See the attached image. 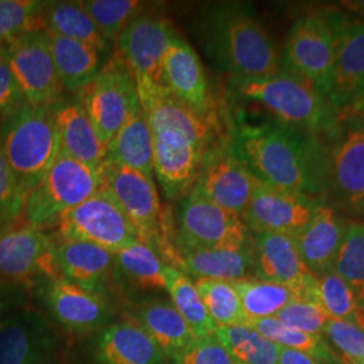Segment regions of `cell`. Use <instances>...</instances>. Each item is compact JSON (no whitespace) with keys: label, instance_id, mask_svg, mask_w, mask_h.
Here are the masks:
<instances>
[{"label":"cell","instance_id":"6da1fadb","mask_svg":"<svg viewBox=\"0 0 364 364\" xmlns=\"http://www.w3.org/2000/svg\"><path fill=\"white\" fill-rule=\"evenodd\" d=\"M262 183L323 203L328 192V151L318 135L278 120L235 127L228 146Z\"/></svg>","mask_w":364,"mask_h":364},{"label":"cell","instance_id":"7a4b0ae2","mask_svg":"<svg viewBox=\"0 0 364 364\" xmlns=\"http://www.w3.org/2000/svg\"><path fill=\"white\" fill-rule=\"evenodd\" d=\"M203 30L212 58L236 80L267 77L281 70V54L272 36L247 4L215 6Z\"/></svg>","mask_w":364,"mask_h":364},{"label":"cell","instance_id":"3957f363","mask_svg":"<svg viewBox=\"0 0 364 364\" xmlns=\"http://www.w3.org/2000/svg\"><path fill=\"white\" fill-rule=\"evenodd\" d=\"M100 189L130 220L138 240L151 248L171 267H180L176 248V221L161 203L154 178L105 159L97 169Z\"/></svg>","mask_w":364,"mask_h":364},{"label":"cell","instance_id":"277c9868","mask_svg":"<svg viewBox=\"0 0 364 364\" xmlns=\"http://www.w3.org/2000/svg\"><path fill=\"white\" fill-rule=\"evenodd\" d=\"M236 81L237 92L243 97L263 105L278 122L318 136L331 134L340 123V111L313 84L287 70L281 69L267 77Z\"/></svg>","mask_w":364,"mask_h":364},{"label":"cell","instance_id":"5b68a950","mask_svg":"<svg viewBox=\"0 0 364 364\" xmlns=\"http://www.w3.org/2000/svg\"><path fill=\"white\" fill-rule=\"evenodd\" d=\"M54 105L25 103L0 124L1 149L25 201L60 153Z\"/></svg>","mask_w":364,"mask_h":364},{"label":"cell","instance_id":"8992f818","mask_svg":"<svg viewBox=\"0 0 364 364\" xmlns=\"http://www.w3.org/2000/svg\"><path fill=\"white\" fill-rule=\"evenodd\" d=\"M100 191L97 170L58 153L38 185L27 195L22 219L34 230L49 231L61 218Z\"/></svg>","mask_w":364,"mask_h":364},{"label":"cell","instance_id":"52a82bcc","mask_svg":"<svg viewBox=\"0 0 364 364\" xmlns=\"http://www.w3.org/2000/svg\"><path fill=\"white\" fill-rule=\"evenodd\" d=\"M78 105L107 146L141 105L135 76L117 53L114 52L97 75L78 91Z\"/></svg>","mask_w":364,"mask_h":364},{"label":"cell","instance_id":"ba28073f","mask_svg":"<svg viewBox=\"0 0 364 364\" xmlns=\"http://www.w3.org/2000/svg\"><path fill=\"white\" fill-rule=\"evenodd\" d=\"M70 338L31 306L0 321V364H69Z\"/></svg>","mask_w":364,"mask_h":364},{"label":"cell","instance_id":"9c48e42d","mask_svg":"<svg viewBox=\"0 0 364 364\" xmlns=\"http://www.w3.org/2000/svg\"><path fill=\"white\" fill-rule=\"evenodd\" d=\"M242 216L210 203L192 189L181 200L176 221V248L183 250H239L251 245Z\"/></svg>","mask_w":364,"mask_h":364},{"label":"cell","instance_id":"30bf717a","mask_svg":"<svg viewBox=\"0 0 364 364\" xmlns=\"http://www.w3.org/2000/svg\"><path fill=\"white\" fill-rule=\"evenodd\" d=\"M338 18V13L329 10L299 16L287 33L281 69L306 80L317 90L333 64Z\"/></svg>","mask_w":364,"mask_h":364},{"label":"cell","instance_id":"8fae6325","mask_svg":"<svg viewBox=\"0 0 364 364\" xmlns=\"http://www.w3.org/2000/svg\"><path fill=\"white\" fill-rule=\"evenodd\" d=\"M43 314L70 340L87 338L117 320V309L109 297L90 293L64 278L39 282Z\"/></svg>","mask_w":364,"mask_h":364},{"label":"cell","instance_id":"7c38bea8","mask_svg":"<svg viewBox=\"0 0 364 364\" xmlns=\"http://www.w3.org/2000/svg\"><path fill=\"white\" fill-rule=\"evenodd\" d=\"M69 364H170L144 331L122 314L117 320L76 340Z\"/></svg>","mask_w":364,"mask_h":364},{"label":"cell","instance_id":"4fadbf2b","mask_svg":"<svg viewBox=\"0 0 364 364\" xmlns=\"http://www.w3.org/2000/svg\"><path fill=\"white\" fill-rule=\"evenodd\" d=\"M52 235L26 223L0 228V279L30 290L48 278H57Z\"/></svg>","mask_w":364,"mask_h":364},{"label":"cell","instance_id":"5bb4252c","mask_svg":"<svg viewBox=\"0 0 364 364\" xmlns=\"http://www.w3.org/2000/svg\"><path fill=\"white\" fill-rule=\"evenodd\" d=\"M338 111L364 103V21L338 13L333 64L317 88Z\"/></svg>","mask_w":364,"mask_h":364},{"label":"cell","instance_id":"9a60e30c","mask_svg":"<svg viewBox=\"0 0 364 364\" xmlns=\"http://www.w3.org/2000/svg\"><path fill=\"white\" fill-rule=\"evenodd\" d=\"M57 234L117 252L138 240L130 220L102 189L61 218Z\"/></svg>","mask_w":364,"mask_h":364},{"label":"cell","instance_id":"2e32d148","mask_svg":"<svg viewBox=\"0 0 364 364\" xmlns=\"http://www.w3.org/2000/svg\"><path fill=\"white\" fill-rule=\"evenodd\" d=\"M9 64L27 105L60 103L64 88L55 70L49 34L30 31L7 46Z\"/></svg>","mask_w":364,"mask_h":364},{"label":"cell","instance_id":"e0dca14e","mask_svg":"<svg viewBox=\"0 0 364 364\" xmlns=\"http://www.w3.org/2000/svg\"><path fill=\"white\" fill-rule=\"evenodd\" d=\"M251 250L255 279L293 287L301 301L320 304L317 277L308 270L301 258L296 236L252 235Z\"/></svg>","mask_w":364,"mask_h":364},{"label":"cell","instance_id":"ac0fdd59","mask_svg":"<svg viewBox=\"0 0 364 364\" xmlns=\"http://www.w3.org/2000/svg\"><path fill=\"white\" fill-rule=\"evenodd\" d=\"M340 124V123H338ZM328 151V192L340 208L360 213L364 203V120L335 131Z\"/></svg>","mask_w":364,"mask_h":364},{"label":"cell","instance_id":"d6986e66","mask_svg":"<svg viewBox=\"0 0 364 364\" xmlns=\"http://www.w3.org/2000/svg\"><path fill=\"white\" fill-rule=\"evenodd\" d=\"M177 36L169 19L156 14L136 15L122 31L115 53L130 66L136 85H161L162 58Z\"/></svg>","mask_w":364,"mask_h":364},{"label":"cell","instance_id":"ffe728a7","mask_svg":"<svg viewBox=\"0 0 364 364\" xmlns=\"http://www.w3.org/2000/svg\"><path fill=\"white\" fill-rule=\"evenodd\" d=\"M259 181L227 149L209 150L192 189L210 203L243 218Z\"/></svg>","mask_w":364,"mask_h":364},{"label":"cell","instance_id":"44dd1931","mask_svg":"<svg viewBox=\"0 0 364 364\" xmlns=\"http://www.w3.org/2000/svg\"><path fill=\"white\" fill-rule=\"evenodd\" d=\"M318 203L305 196L259 182L243 220L248 231L257 234L297 235L309 224Z\"/></svg>","mask_w":364,"mask_h":364},{"label":"cell","instance_id":"7402d4cb","mask_svg":"<svg viewBox=\"0 0 364 364\" xmlns=\"http://www.w3.org/2000/svg\"><path fill=\"white\" fill-rule=\"evenodd\" d=\"M52 242L53 257L61 278L90 293L109 297L114 287V252L57 232L52 234Z\"/></svg>","mask_w":364,"mask_h":364},{"label":"cell","instance_id":"603a6c76","mask_svg":"<svg viewBox=\"0 0 364 364\" xmlns=\"http://www.w3.org/2000/svg\"><path fill=\"white\" fill-rule=\"evenodd\" d=\"M153 132L154 177L170 200L183 198L195 186L204 153L180 131Z\"/></svg>","mask_w":364,"mask_h":364},{"label":"cell","instance_id":"cb8c5ba5","mask_svg":"<svg viewBox=\"0 0 364 364\" xmlns=\"http://www.w3.org/2000/svg\"><path fill=\"white\" fill-rule=\"evenodd\" d=\"M161 85L212 122V97L205 70L195 49L178 36L170 42L162 58Z\"/></svg>","mask_w":364,"mask_h":364},{"label":"cell","instance_id":"d4e9b609","mask_svg":"<svg viewBox=\"0 0 364 364\" xmlns=\"http://www.w3.org/2000/svg\"><path fill=\"white\" fill-rule=\"evenodd\" d=\"M139 103L150 129L180 131L204 153L212 142V122L198 115L164 85H138Z\"/></svg>","mask_w":364,"mask_h":364},{"label":"cell","instance_id":"484cf974","mask_svg":"<svg viewBox=\"0 0 364 364\" xmlns=\"http://www.w3.org/2000/svg\"><path fill=\"white\" fill-rule=\"evenodd\" d=\"M123 316L130 318L171 360L189 348L195 335L169 299H147L131 302Z\"/></svg>","mask_w":364,"mask_h":364},{"label":"cell","instance_id":"4316f807","mask_svg":"<svg viewBox=\"0 0 364 364\" xmlns=\"http://www.w3.org/2000/svg\"><path fill=\"white\" fill-rule=\"evenodd\" d=\"M347 224L331 205L318 203L314 207L309 224L296 236L299 255L313 275L333 270Z\"/></svg>","mask_w":364,"mask_h":364},{"label":"cell","instance_id":"83f0119b","mask_svg":"<svg viewBox=\"0 0 364 364\" xmlns=\"http://www.w3.org/2000/svg\"><path fill=\"white\" fill-rule=\"evenodd\" d=\"M54 119L58 132L60 154L97 170L105 161L107 146L97 136L78 103H57Z\"/></svg>","mask_w":364,"mask_h":364},{"label":"cell","instance_id":"f1b7e54d","mask_svg":"<svg viewBox=\"0 0 364 364\" xmlns=\"http://www.w3.org/2000/svg\"><path fill=\"white\" fill-rule=\"evenodd\" d=\"M105 159L154 178L153 132L139 105L107 144Z\"/></svg>","mask_w":364,"mask_h":364},{"label":"cell","instance_id":"f546056e","mask_svg":"<svg viewBox=\"0 0 364 364\" xmlns=\"http://www.w3.org/2000/svg\"><path fill=\"white\" fill-rule=\"evenodd\" d=\"M178 255V270L196 279L209 278L234 282L254 278L251 245L239 250H183Z\"/></svg>","mask_w":364,"mask_h":364},{"label":"cell","instance_id":"4dcf8cb0","mask_svg":"<svg viewBox=\"0 0 364 364\" xmlns=\"http://www.w3.org/2000/svg\"><path fill=\"white\" fill-rule=\"evenodd\" d=\"M114 285L130 291L165 290L166 263L141 240L114 252Z\"/></svg>","mask_w":364,"mask_h":364},{"label":"cell","instance_id":"1f68e13d","mask_svg":"<svg viewBox=\"0 0 364 364\" xmlns=\"http://www.w3.org/2000/svg\"><path fill=\"white\" fill-rule=\"evenodd\" d=\"M41 19L43 31L87 43L100 54L111 46L81 1H45Z\"/></svg>","mask_w":364,"mask_h":364},{"label":"cell","instance_id":"d6a6232c","mask_svg":"<svg viewBox=\"0 0 364 364\" xmlns=\"http://www.w3.org/2000/svg\"><path fill=\"white\" fill-rule=\"evenodd\" d=\"M49 39L53 61L64 91H80L100 70V53L75 39L55 34H49Z\"/></svg>","mask_w":364,"mask_h":364},{"label":"cell","instance_id":"836d02e7","mask_svg":"<svg viewBox=\"0 0 364 364\" xmlns=\"http://www.w3.org/2000/svg\"><path fill=\"white\" fill-rule=\"evenodd\" d=\"M165 290L169 293L170 302L181 314L196 338L215 335L218 326L200 299L195 282H192L186 274L166 264Z\"/></svg>","mask_w":364,"mask_h":364},{"label":"cell","instance_id":"e575fe53","mask_svg":"<svg viewBox=\"0 0 364 364\" xmlns=\"http://www.w3.org/2000/svg\"><path fill=\"white\" fill-rule=\"evenodd\" d=\"M248 326L282 348L302 352L318 364H338V353L333 351L323 336L311 335L284 326L275 317L251 320Z\"/></svg>","mask_w":364,"mask_h":364},{"label":"cell","instance_id":"d590c367","mask_svg":"<svg viewBox=\"0 0 364 364\" xmlns=\"http://www.w3.org/2000/svg\"><path fill=\"white\" fill-rule=\"evenodd\" d=\"M235 287L248 320L274 317L287 305L301 301L293 287L259 281L255 278L231 282Z\"/></svg>","mask_w":364,"mask_h":364},{"label":"cell","instance_id":"8d00e7d4","mask_svg":"<svg viewBox=\"0 0 364 364\" xmlns=\"http://www.w3.org/2000/svg\"><path fill=\"white\" fill-rule=\"evenodd\" d=\"M215 336L231 355L235 363L279 364L281 347L251 326H218Z\"/></svg>","mask_w":364,"mask_h":364},{"label":"cell","instance_id":"74e56055","mask_svg":"<svg viewBox=\"0 0 364 364\" xmlns=\"http://www.w3.org/2000/svg\"><path fill=\"white\" fill-rule=\"evenodd\" d=\"M195 287L216 326H248L250 320L231 282L201 278L196 279Z\"/></svg>","mask_w":364,"mask_h":364},{"label":"cell","instance_id":"f35d334b","mask_svg":"<svg viewBox=\"0 0 364 364\" xmlns=\"http://www.w3.org/2000/svg\"><path fill=\"white\" fill-rule=\"evenodd\" d=\"M333 270L350 287L364 312V221L347 224Z\"/></svg>","mask_w":364,"mask_h":364},{"label":"cell","instance_id":"ab89813d","mask_svg":"<svg viewBox=\"0 0 364 364\" xmlns=\"http://www.w3.org/2000/svg\"><path fill=\"white\" fill-rule=\"evenodd\" d=\"M318 299L329 317L351 321L364 329V312L346 281L335 270L317 277Z\"/></svg>","mask_w":364,"mask_h":364},{"label":"cell","instance_id":"60d3db41","mask_svg":"<svg viewBox=\"0 0 364 364\" xmlns=\"http://www.w3.org/2000/svg\"><path fill=\"white\" fill-rule=\"evenodd\" d=\"M81 6L109 43L117 42L142 9V3L136 0H84Z\"/></svg>","mask_w":364,"mask_h":364},{"label":"cell","instance_id":"b9f144b4","mask_svg":"<svg viewBox=\"0 0 364 364\" xmlns=\"http://www.w3.org/2000/svg\"><path fill=\"white\" fill-rule=\"evenodd\" d=\"M43 4L36 0H0V49L26 33L43 30Z\"/></svg>","mask_w":364,"mask_h":364},{"label":"cell","instance_id":"7bdbcfd3","mask_svg":"<svg viewBox=\"0 0 364 364\" xmlns=\"http://www.w3.org/2000/svg\"><path fill=\"white\" fill-rule=\"evenodd\" d=\"M284 326L302 332L321 336L329 320L328 313L317 302L296 301L287 305L274 316Z\"/></svg>","mask_w":364,"mask_h":364},{"label":"cell","instance_id":"ee69618b","mask_svg":"<svg viewBox=\"0 0 364 364\" xmlns=\"http://www.w3.org/2000/svg\"><path fill=\"white\" fill-rule=\"evenodd\" d=\"M25 197L10 169L0 141V228L15 224L23 216Z\"/></svg>","mask_w":364,"mask_h":364},{"label":"cell","instance_id":"f6af8a7d","mask_svg":"<svg viewBox=\"0 0 364 364\" xmlns=\"http://www.w3.org/2000/svg\"><path fill=\"white\" fill-rule=\"evenodd\" d=\"M323 335L341 355L356 362L364 358V329L351 321L329 317Z\"/></svg>","mask_w":364,"mask_h":364},{"label":"cell","instance_id":"bcb514c9","mask_svg":"<svg viewBox=\"0 0 364 364\" xmlns=\"http://www.w3.org/2000/svg\"><path fill=\"white\" fill-rule=\"evenodd\" d=\"M170 364H235L215 335L196 338L195 343L170 360Z\"/></svg>","mask_w":364,"mask_h":364},{"label":"cell","instance_id":"7dc6e473","mask_svg":"<svg viewBox=\"0 0 364 364\" xmlns=\"http://www.w3.org/2000/svg\"><path fill=\"white\" fill-rule=\"evenodd\" d=\"M26 103L9 64L7 48L0 49V124L15 115Z\"/></svg>","mask_w":364,"mask_h":364},{"label":"cell","instance_id":"c3c4849f","mask_svg":"<svg viewBox=\"0 0 364 364\" xmlns=\"http://www.w3.org/2000/svg\"><path fill=\"white\" fill-rule=\"evenodd\" d=\"M27 291L26 287L0 279V321L27 306Z\"/></svg>","mask_w":364,"mask_h":364},{"label":"cell","instance_id":"681fc988","mask_svg":"<svg viewBox=\"0 0 364 364\" xmlns=\"http://www.w3.org/2000/svg\"><path fill=\"white\" fill-rule=\"evenodd\" d=\"M279 364H318L311 356L289 348L279 350Z\"/></svg>","mask_w":364,"mask_h":364},{"label":"cell","instance_id":"f907efd6","mask_svg":"<svg viewBox=\"0 0 364 364\" xmlns=\"http://www.w3.org/2000/svg\"><path fill=\"white\" fill-rule=\"evenodd\" d=\"M341 7L348 11L351 16L364 21V0H344L341 1Z\"/></svg>","mask_w":364,"mask_h":364},{"label":"cell","instance_id":"816d5d0a","mask_svg":"<svg viewBox=\"0 0 364 364\" xmlns=\"http://www.w3.org/2000/svg\"><path fill=\"white\" fill-rule=\"evenodd\" d=\"M338 364H362L359 363V362H356V360H353L351 358H348V356H346V355H338Z\"/></svg>","mask_w":364,"mask_h":364},{"label":"cell","instance_id":"f5cc1de1","mask_svg":"<svg viewBox=\"0 0 364 364\" xmlns=\"http://www.w3.org/2000/svg\"><path fill=\"white\" fill-rule=\"evenodd\" d=\"M360 215H362V216L364 218V203L363 205H362V209H360Z\"/></svg>","mask_w":364,"mask_h":364},{"label":"cell","instance_id":"db71d44e","mask_svg":"<svg viewBox=\"0 0 364 364\" xmlns=\"http://www.w3.org/2000/svg\"><path fill=\"white\" fill-rule=\"evenodd\" d=\"M360 363L364 364V358H363V360H362V362H360Z\"/></svg>","mask_w":364,"mask_h":364},{"label":"cell","instance_id":"11a10c76","mask_svg":"<svg viewBox=\"0 0 364 364\" xmlns=\"http://www.w3.org/2000/svg\"><path fill=\"white\" fill-rule=\"evenodd\" d=\"M235 364H239V363H235Z\"/></svg>","mask_w":364,"mask_h":364}]
</instances>
